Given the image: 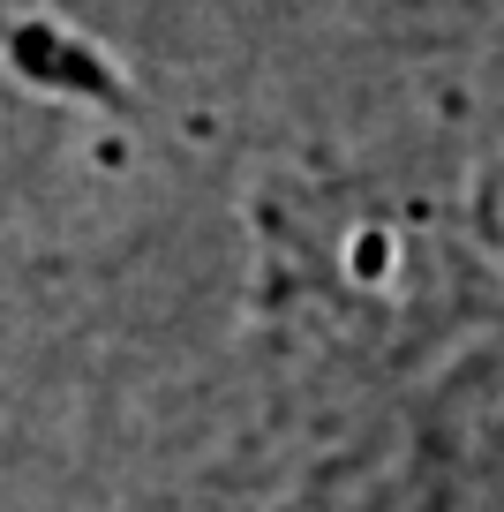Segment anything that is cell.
<instances>
[{"instance_id": "cell-1", "label": "cell", "mask_w": 504, "mask_h": 512, "mask_svg": "<svg viewBox=\"0 0 504 512\" xmlns=\"http://www.w3.org/2000/svg\"><path fill=\"white\" fill-rule=\"evenodd\" d=\"M474 234H482V249L504 264V159H489L482 181H474Z\"/></svg>"}]
</instances>
